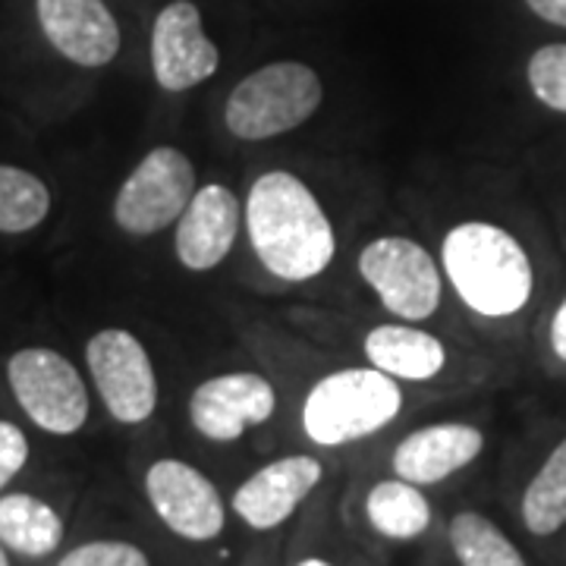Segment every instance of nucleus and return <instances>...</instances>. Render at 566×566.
Listing matches in <instances>:
<instances>
[{"instance_id":"f257e3e1","label":"nucleus","mask_w":566,"mask_h":566,"mask_svg":"<svg viewBox=\"0 0 566 566\" xmlns=\"http://www.w3.org/2000/svg\"><path fill=\"white\" fill-rule=\"evenodd\" d=\"M249 245L277 281L322 277L337 259V233L312 186L290 170H268L243 202Z\"/></svg>"},{"instance_id":"f03ea898","label":"nucleus","mask_w":566,"mask_h":566,"mask_svg":"<svg viewBox=\"0 0 566 566\" xmlns=\"http://www.w3.org/2000/svg\"><path fill=\"white\" fill-rule=\"evenodd\" d=\"M441 268L465 308L482 318L520 315L535 290V271L523 243L491 221L450 227L441 243Z\"/></svg>"},{"instance_id":"7ed1b4c3","label":"nucleus","mask_w":566,"mask_h":566,"mask_svg":"<svg viewBox=\"0 0 566 566\" xmlns=\"http://www.w3.org/2000/svg\"><path fill=\"white\" fill-rule=\"evenodd\" d=\"M403 409L400 381L381 368H340L318 378L305 394L303 422L305 438L318 447H344L371 438L394 422Z\"/></svg>"},{"instance_id":"20e7f679","label":"nucleus","mask_w":566,"mask_h":566,"mask_svg":"<svg viewBox=\"0 0 566 566\" xmlns=\"http://www.w3.org/2000/svg\"><path fill=\"white\" fill-rule=\"evenodd\" d=\"M324 102L322 76L300 61L259 66L227 95L223 123L243 142L277 139L312 120Z\"/></svg>"},{"instance_id":"39448f33","label":"nucleus","mask_w":566,"mask_h":566,"mask_svg":"<svg viewBox=\"0 0 566 566\" xmlns=\"http://www.w3.org/2000/svg\"><path fill=\"white\" fill-rule=\"evenodd\" d=\"M359 277L400 322H424L441 308L444 268L409 237H378L359 252Z\"/></svg>"},{"instance_id":"423d86ee","label":"nucleus","mask_w":566,"mask_h":566,"mask_svg":"<svg viewBox=\"0 0 566 566\" xmlns=\"http://www.w3.org/2000/svg\"><path fill=\"white\" fill-rule=\"evenodd\" d=\"M199 189L196 167L174 145L151 148L123 180L114 199V221L129 237H151L180 221Z\"/></svg>"},{"instance_id":"0eeeda50","label":"nucleus","mask_w":566,"mask_h":566,"mask_svg":"<svg viewBox=\"0 0 566 566\" xmlns=\"http://www.w3.org/2000/svg\"><path fill=\"white\" fill-rule=\"evenodd\" d=\"M7 381L22 412L48 434H76L88 419V390L57 349L29 346L10 356Z\"/></svg>"},{"instance_id":"6e6552de","label":"nucleus","mask_w":566,"mask_h":566,"mask_svg":"<svg viewBox=\"0 0 566 566\" xmlns=\"http://www.w3.org/2000/svg\"><path fill=\"white\" fill-rule=\"evenodd\" d=\"M85 363L107 412L123 424H142L158 409V375L148 349L123 327L98 331L85 346Z\"/></svg>"},{"instance_id":"1a4fd4ad","label":"nucleus","mask_w":566,"mask_h":566,"mask_svg":"<svg viewBox=\"0 0 566 566\" xmlns=\"http://www.w3.org/2000/svg\"><path fill=\"white\" fill-rule=\"evenodd\" d=\"M145 494L164 526L186 542H211L223 532L227 506L214 482L182 460H158L145 472Z\"/></svg>"},{"instance_id":"9d476101","label":"nucleus","mask_w":566,"mask_h":566,"mask_svg":"<svg viewBox=\"0 0 566 566\" xmlns=\"http://www.w3.org/2000/svg\"><path fill=\"white\" fill-rule=\"evenodd\" d=\"M221 66V51L205 32L192 0H170L151 29V73L164 92H192Z\"/></svg>"},{"instance_id":"9b49d317","label":"nucleus","mask_w":566,"mask_h":566,"mask_svg":"<svg viewBox=\"0 0 566 566\" xmlns=\"http://www.w3.org/2000/svg\"><path fill=\"white\" fill-rule=\"evenodd\" d=\"M277 409L274 385L259 371L214 375L192 390L189 419L192 428L218 444L240 441L249 428L264 424Z\"/></svg>"},{"instance_id":"f8f14e48","label":"nucleus","mask_w":566,"mask_h":566,"mask_svg":"<svg viewBox=\"0 0 566 566\" xmlns=\"http://www.w3.org/2000/svg\"><path fill=\"white\" fill-rule=\"evenodd\" d=\"M243 202L223 182H205L177 221L174 252L186 271L205 274L230 255L243 227Z\"/></svg>"},{"instance_id":"ddd939ff","label":"nucleus","mask_w":566,"mask_h":566,"mask_svg":"<svg viewBox=\"0 0 566 566\" xmlns=\"http://www.w3.org/2000/svg\"><path fill=\"white\" fill-rule=\"evenodd\" d=\"M324 469L315 457L293 453L262 465L233 494V513L255 532L283 526L296 506L318 488Z\"/></svg>"},{"instance_id":"4468645a","label":"nucleus","mask_w":566,"mask_h":566,"mask_svg":"<svg viewBox=\"0 0 566 566\" xmlns=\"http://www.w3.org/2000/svg\"><path fill=\"white\" fill-rule=\"evenodd\" d=\"M44 39L76 66L98 70L120 51V25L104 0H35Z\"/></svg>"},{"instance_id":"2eb2a0df","label":"nucleus","mask_w":566,"mask_h":566,"mask_svg":"<svg viewBox=\"0 0 566 566\" xmlns=\"http://www.w3.org/2000/svg\"><path fill=\"white\" fill-rule=\"evenodd\" d=\"M485 450V434L475 424L438 422L406 434L394 450V472L412 485H438L472 463Z\"/></svg>"},{"instance_id":"dca6fc26","label":"nucleus","mask_w":566,"mask_h":566,"mask_svg":"<svg viewBox=\"0 0 566 566\" xmlns=\"http://www.w3.org/2000/svg\"><path fill=\"white\" fill-rule=\"evenodd\" d=\"M365 359L397 381H431L444 371V344L412 322L378 324L365 334Z\"/></svg>"},{"instance_id":"f3484780","label":"nucleus","mask_w":566,"mask_h":566,"mask_svg":"<svg viewBox=\"0 0 566 566\" xmlns=\"http://www.w3.org/2000/svg\"><path fill=\"white\" fill-rule=\"evenodd\" d=\"M63 542V520L51 504L32 494L0 497V545L22 557H48Z\"/></svg>"},{"instance_id":"a211bd4d","label":"nucleus","mask_w":566,"mask_h":566,"mask_svg":"<svg viewBox=\"0 0 566 566\" xmlns=\"http://www.w3.org/2000/svg\"><path fill=\"white\" fill-rule=\"evenodd\" d=\"M365 516L378 535H385L390 542H409V538H419L431 523V504L419 485L397 475V479L378 482L368 491Z\"/></svg>"},{"instance_id":"6ab92c4d","label":"nucleus","mask_w":566,"mask_h":566,"mask_svg":"<svg viewBox=\"0 0 566 566\" xmlns=\"http://www.w3.org/2000/svg\"><path fill=\"white\" fill-rule=\"evenodd\" d=\"M447 538L460 566H526L520 547L475 510L457 513L447 526Z\"/></svg>"},{"instance_id":"aec40b11","label":"nucleus","mask_w":566,"mask_h":566,"mask_svg":"<svg viewBox=\"0 0 566 566\" xmlns=\"http://www.w3.org/2000/svg\"><path fill=\"white\" fill-rule=\"evenodd\" d=\"M523 523L532 535H554L566 526V441L551 450L523 494Z\"/></svg>"},{"instance_id":"412c9836","label":"nucleus","mask_w":566,"mask_h":566,"mask_svg":"<svg viewBox=\"0 0 566 566\" xmlns=\"http://www.w3.org/2000/svg\"><path fill=\"white\" fill-rule=\"evenodd\" d=\"M51 211V192L41 177L0 164V233H29Z\"/></svg>"},{"instance_id":"4be33fe9","label":"nucleus","mask_w":566,"mask_h":566,"mask_svg":"<svg viewBox=\"0 0 566 566\" xmlns=\"http://www.w3.org/2000/svg\"><path fill=\"white\" fill-rule=\"evenodd\" d=\"M526 80L532 95L547 111L566 114V41L538 48L526 66Z\"/></svg>"},{"instance_id":"5701e85b","label":"nucleus","mask_w":566,"mask_h":566,"mask_svg":"<svg viewBox=\"0 0 566 566\" xmlns=\"http://www.w3.org/2000/svg\"><path fill=\"white\" fill-rule=\"evenodd\" d=\"M57 566H151L145 551L129 542H88L73 547Z\"/></svg>"},{"instance_id":"b1692460","label":"nucleus","mask_w":566,"mask_h":566,"mask_svg":"<svg viewBox=\"0 0 566 566\" xmlns=\"http://www.w3.org/2000/svg\"><path fill=\"white\" fill-rule=\"evenodd\" d=\"M29 460V441L20 424L0 419V491L10 485Z\"/></svg>"},{"instance_id":"393cba45","label":"nucleus","mask_w":566,"mask_h":566,"mask_svg":"<svg viewBox=\"0 0 566 566\" xmlns=\"http://www.w3.org/2000/svg\"><path fill=\"white\" fill-rule=\"evenodd\" d=\"M526 7L538 20L566 29V0H526Z\"/></svg>"},{"instance_id":"a878e982","label":"nucleus","mask_w":566,"mask_h":566,"mask_svg":"<svg viewBox=\"0 0 566 566\" xmlns=\"http://www.w3.org/2000/svg\"><path fill=\"white\" fill-rule=\"evenodd\" d=\"M551 349H554L557 359L566 363V296L564 303L557 305L554 318H551Z\"/></svg>"},{"instance_id":"bb28decb","label":"nucleus","mask_w":566,"mask_h":566,"mask_svg":"<svg viewBox=\"0 0 566 566\" xmlns=\"http://www.w3.org/2000/svg\"><path fill=\"white\" fill-rule=\"evenodd\" d=\"M296 566H334L331 560H322V557H305V560H300Z\"/></svg>"},{"instance_id":"cd10ccee","label":"nucleus","mask_w":566,"mask_h":566,"mask_svg":"<svg viewBox=\"0 0 566 566\" xmlns=\"http://www.w3.org/2000/svg\"><path fill=\"white\" fill-rule=\"evenodd\" d=\"M0 566H10V560H7V554H3V545H0Z\"/></svg>"}]
</instances>
